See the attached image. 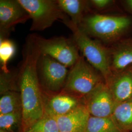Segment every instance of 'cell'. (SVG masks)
Wrapping results in <instances>:
<instances>
[{
    "label": "cell",
    "instance_id": "1",
    "mask_svg": "<svg viewBox=\"0 0 132 132\" xmlns=\"http://www.w3.org/2000/svg\"><path fill=\"white\" fill-rule=\"evenodd\" d=\"M19 73L22 100L21 132H25L45 114V103L37 76V62L41 53L34 41L29 43Z\"/></svg>",
    "mask_w": 132,
    "mask_h": 132
},
{
    "label": "cell",
    "instance_id": "2",
    "mask_svg": "<svg viewBox=\"0 0 132 132\" xmlns=\"http://www.w3.org/2000/svg\"><path fill=\"white\" fill-rule=\"evenodd\" d=\"M79 27L89 36L112 45L132 29V18L125 15L93 14L85 17Z\"/></svg>",
    "mask_w": 132,
    "mask_h": 132
},
{
    "label": "cell",
    "instance_id": "3",
    "mask_svg": "<svg viewBox=\"0 0 132 132\" xmlns=\"http://www.w3.org/2000/svg\"><path fill=\"white\" fill-rule=\"evenodd\" d=\"M72 30L76 45L90 65L101 73L107 83L113 75L109 47L92 39L79 26L71 21L66 24Z\"/></svg>",
    "mask_w": 132,
    "mask_h": 132
},
{
    "label": "cell",
    "instance_id": "4",
    "mask_svg": "<svg viewBox=\"0 0 132 132\" xmlns=\"http://www.w3.org/2000/svg\"><path fill=\"white\" fill-rule=\"evenodd\" d=\"M103 82L104 78L99 71L80 56L70 71L62 93L83 99Z\"/></svg>",
    "mask_w": 132,
    "mask_h": 132
},
{
    "label": "cell",
    "instance_id": "5",
    "mask_svg": "<svg viewBox=\"0 0 132 132\" xmlns=\"http://www.w3.org/2000/svg\"><path fill=\"white\" fill-rule=\"evenodd\" d=\"M32 19L30 30L42 31L52 26L55 21L62 20L65 24L68 20L57 1L52 0H18Z\"/></svg>",
    "mask_w": 132,
    "mask_h": 132
},
{
    "label": "cell",
    "instance_id": "6",
    "mask_svg": "<svg viewBox=\"0 0 132 132\" xmlns=\"http://www.w3.org/2000/svg\"><path fill=\"white\" fill-rule=\"evenodd\" d=\"M33 41L41 55L50 57L67 67H72L80 57L76 43L66 38L35 37Z\"/></svg>",
    "mask_w": 132,
    "mask_h": 132
},
{
    "label": "cell",
    "instance_id": "7",
    "mask_svg": "<svg viewBox=\"0 0 132 132\" xmlns=\"http://www.w3.org/2000/svg\"><path fill=\"white\" fill-rule=\"evenodd\" d=\"M83 101L90 116L99 118L111 117L117 104L105 82L98 85Z\"/></svg>",
    "mask_w": 132,
    "mask_h": 132
},
{
    "label": "cell",
    "instance_id": "8",
    "mask_svg": "<svg viewBox=\"0 0 132 132\" xmlns=\"http://www.w3.org/2000/svg\"><path fill=\"white\" fill-rule=\"evenodd\" d=\"M42 57L41 70L45 85L52 92L63 90L69 74L67 67L50 57Z\"/></svg>",
    "mask_w": 132,
    "mask_h": 132
},
{
    "label": "cell",
    "instance_id": "9",
    "mask_svg": "<svg viewBox=\"0 0 132 132\" xmlns=\"http://www.w3.org/2000/svg\"><path fill=\"white\" fill-rule=\"evenodd\" d=\"M113 74L132 67V36L124 37L109 47Z\"/></svg>",
    "mask_w": 132,
    "mask_h": 132
},
{
    "label": "cell",
    "instance_id": "10",
    "mask_svg": "<svg viewBox=\"0 0 132 132\" xmlns=\"http://www.w3.org/2000/svg\"><path fill=\"white\" fill-rule=\"evenodd\" d=\"M90 116L83 103L69 113L54 118L60 132H85Z\"/></svg>",
    "mask_w": 132,
    "mask_h": 132
},
{
    "label": "cell",
    "instance_id": "11",
    "mask_svg": "<svg viewBox=\"0 0 132 132\" xmlns=\"http://www.w3.org/2000/svg\"><path fill=\"white\" fill-rule=\"evenodd\" d=\"M45 103V114L56 118L65 115L83 103V99L61 93L52 96Z\"/></svg>",
    "mask_w": 132,
    "mask_h": 132
},
{
    "label": "cell",
    "instance_id": "12",
    "mask_svg": "<svg viewBox=\"0 0 132 132\" xmlns=\"http://www.w3.org/2000/svg\"><path fill=\"white\" fill-rule=\"evenodd\" d=\"M116 104L132 98V67L113 74L106 83Z\"/></svg>",
    "mask_w": 132,
    "mask_h": 132
},
{
    "label": "cell",
    "instance_id": "13",
    "mask_svg": "<svg viewBox=\"0 0 132 132\" xmlns=\"http://www.w3.org/2000/svg\"><path fill=\"white\" fill-rule=\"evenodd\" d=\"M29 15L17 1H0V25L7 30L16 24L25 21Z\"/></svg>",
    "mask_w": 132,
    "mask_h": 132
},
{
    "label": "cell",
    "instance_id": "14",
    "mask_svg": "<svg viewBox=\"0 0 132 132\" xmlns=\"http://www.w3.org/2000/svg\"><path fill=\"white\" fill-rule=\"evenodd\" d=\"M111 117L123 132L132 131V98L116 104Z\"/></svg>",
    "mask_w": 132,
    "mask_h": 132
},
{
    "label": "cell",
    "instance_id": "15",
    "mask_svg": "<svg viewBox=\"0 0 132 132\" xmlns=\"http://www.w3.org/2000/svg\"><path fill=\"white\" fill-rule=\"evenodd\" d=\"M57 1L63 12L71 17L72 23L79 26L85 17L84 13L87 8L88 2L80 0H58Z\"/></svg>",
    "mask_w": 132,
    "mask_h": 132
},
{
    "label": "cell",
    "instance_id": "16",
    "mask_svg": "<svg viewBox=\"0 0 132 132\" xmlns=\"http://www.w3.org/2000/svg\"><path fill=\"white\" fill-rule=\"evenodd\" d=\"M1 95L0 115L22 111V100L20 92L10 90Z\"/></svg>",
    "mask_w": 132,
    "mask_h": 132
},
{
    "label": "cell",
    "instance_id": "17",
    "mask_svg": "<svg viewBox=\"0 0 132 132\" xmlns=\"http://www.w3.org/2000/svg\"><path fill=\"white\" fill-rule=\"evenodd\" d=\"M85 132H125L114 122L111 117L99 118L90 116Z\"/></svg>",
    "mask_w": 132,
    "mask_h": 132
},
{
    "label": "cell",
    "instance_id": "18",
    "mask_svg": "<svg viewBox=\"0 0 132 132\" xmlns=\"http://www.w3.org/2000/svg\"><path fill=\"white\" fill-rule=\"evenodd\" d=\"M22 111L0 115V130L5 132H21Z\"/></svg>",
    "mask_w": 132,
    "mask_h": 132
},
{
    "label": "cell",
    "instance_id": "19",
    "mask_svg": "<svg viewBox=\"0 0 132 132\" xmlns=\"http://www.w3.org/2000/svg\"><path fill=\"white\" fill-rule=\"evenodd\" d=\"M25 132H60L55 118L45 114Z\"/></svg>",
    "mask_w": 132,
    "mask_h": 132
},
{
    "label": "cell",
    "instance_id": "20",
    "mask_svg": "<svg viewBox=\"0 0 132 132\" xmlns=\"http://www.w3.org/2000/svg\"><path fill=\"white\" fill-rule=\"evenodd\" d=\"M15 52V47L13 43L9 40H1L0 61L2 70L6 74L9 72L7 67V63L13 56Z\"/></svg>",
    "mask_w": 132,
    "mask_h": 132
},
{
    "label": "cell",
    "instance_id": "21",
    "mask_svg": "<svg viewBox=\"0 0 132 132\" xmlns=\"http://www.w3.org/2000/svg\"><path fill=\"white\" fill-rule=\"evenodd\" d=\"M92 6L99 10H103L113 5L114 1L111 0H92L90 1Z\"/></svg>",
    "mask_w": 132,
    "mask_h": 132
},
{
    "label": "cell",
    "instance_id": "22",
    "mask_svg": "<svg viewBox=\"0 0 132 132\" xmlns=\"http://www.w3.org/2000/svg\"><path fill=\"white\" fill-rule=\"evenodd\" d=\"M122 4L125 9L132 14V0L124 1Z\"/></svg>",
    "mask_w": 132,
    "mask_h": 132
},
{
    "label": "cell",
    "instance_id": "23",
    "mask_svg": "<svg viewBox=\"0 0 132 132\" xmlns=\"http://www.w3.org/2000/svg\"><path fill=\"white\" fill-rule=\"evenodd\" d=\"M0 132H5V131H3V130H0Z\"/></svg>",
    "mask_w": 132,
    "mask_h": 132
}]
</instances>
